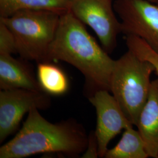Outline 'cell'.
Instances as JSON below:
<instances>
[{
  "label": "cell",
  "instance_id": "30bf717a",
  "mask_svg": "<svg viewBox=\"0 0 158 158\" xmlns=\"http://www.w3.org/2000/svg\"><path fill=\"white\" fill-rule=\"evenodd\" d=\"M136 127L144 141L149 157L158 158V78L152 81L148 100Z\"/></svg>",
  "mask_w": 158,
  "mask_h": 158
},
{
  "label": "cell",
  "instance_id": "ba28073f",
  "mask_svg": "<svg viewBox=\"0 0 158 158\" xmlns=\"http://www.w3.org/2000/svg\"><path fill=\"white\" fill-rule=\"evenodd\" d=\"M89 100L96 109L97 123L94 132L98 145V157L104 158L110 141L132 124L110 91H97L89 97Z\"/></svg>",
  "mask_w": 158,
  "mask_h": 158
},
{
  "label": "cell",
  "instance_id": "7c38bea8",
  "mask_svg": "<svg viewBox=\"0 0 158 158\" xmlns=\"http://www.w3.org/2000/svg\"><path fill=\"white\" fill-rule=\"evenodd\" d=\"M131 125L124 130L121 139L115 146L108 149L104 158H149L141 135Z\"/></svg>",
  "mask_w": 158,
  "mask_h": 158
},
{
  "label": "cell",
  "instance_id": "9a60e30c",
  "mask_svg": "<svg viewBox=\"0 0 158 158\" xmlns=\"http://www.w3.org/2000/svg\"><path fill=\"white\" fill-rule=\"evenodd\" d=\"M17 53L15 40L11 31L0 22V55Z\"/></svg>",
  "mask_w": 158,
  "mask_h": 158
},
{
  "label": "cell",
  "instance_id": "2e32d148",
  "mask_svg": "<svg viewBox=\"0 0 158 158\" xmlns=\"http://www.w3.org/2000/svg\"><path fill=\"white\" fill-rule=\"evenodd\" d=\"M98 157V145L94 131H91L89 134L87 147L81 158H96Z\"/></svg>",
  "mask_w": 158,
  "mask_h": 158
},
{
  "label": "cell",
  "instance_id": "e0dca14e",
  "mask_svg": "<svg viewBox=\"0 0 158 158\" xmlns=\"http://www.w3.org/2000/svg\"><path fill=\"white\" fill-rule=\"evenodd\" d=\"M148 1H151V2H153V3H155V4H158V0H148Z\"/></svg>",
  "mask_w": 158,
  "mask_h": 158
},
{
  "label": "cell",
  "instance_id": "5b68a950",
  "mask_svg": "<svg viewBox=\"0 0 158 158\" xmlns=\"http://www.w3.org/2000/svg\"><path fill=\"white\" fill-rule=\"evenodd\" d=\"M70 9L81 22L96 33L102 47L112 53L121 33V23L116 16L113 0H69Z\"/></svg>",
  "mask_w": 158,
  "mask_h": 158
},
{
  "label": "cell",
  "instance_id": "277c9868",
  "mask_svg": "<svg viewBox=\"0 0 158 158\" xmlns=\"http://www.w3.org/2000/svg\"><path fill=\"white\" fill-rule=\"evenodd\" d=\"M60 14L44 10H25L8 17H0L13 34L17 54L27 60L45 62L55 38Z\"/></svg>",
  "mask_w": 158,
  "mask_h": 158
},
{
  "label": "cell",
  "instance_id": "52a82bcc",
  "mask_svg": "<svg viewBox=\"0 0 158 158\" xmlns=\"http://www.w3.org/2000/svg\"><path fill=\"white\" fill-rule=\"evenodd\" d=\"M50 95L44 91L26 89L0 91V143L19 128L25 114L34 108L46 110L50 107Z\"/></svg>",
  "mask_w": 158,
  "mask_h": 158
},
{
  "label": "cell",
  "instance_id": "4fadbf2b",
  "mask_svg": "<svg viewBox=\"0 0 158 158\" xmlns=\"http://www.w3.org/2000/svg\"><path fill=\"white\" fill-rule=\"evenodd\" d=\"M69 0H0V17L25 10H44L60 14L69 11Z\"/></svg>",
  "mask_w": 158,
  "mask_h": 158
},
{
  "label": "cell",
  "instance_id": "6da1fadb",
  "mask_svg": "<svg viewBox=\"0 0 158 158\" xmlns=\"http://www.w3.org/2000/svg\"><path fill=\"white\" fill-rule=\"evenodd\" d=\"M108 54L69 10L60 15L45 62L60 60L77 69L90 96L100 90L110 91L115 60Z\"/></svg>",
  "mask_w": 158,
  "mask_h": 158
},
{
  "label": "cell",
  "instance_id": "8992f818",
  "mask_svg": "<svg viewBox=\"0 0 158 158\" xmlns=\"http://www.w3.org/2000/svg\"><path fill=\"white\" fill-rule=\"evenodd\" d=\"M121 33L145 41L158 53V4L148 0H115Z\"/></svg>",
  "mask_w": 158,
  "mask_h": 158
},
{
  "label": "cell",
  "instance_id": "8fae6325",
  "mask_svg": "<svg viewBox=\"0 0 158 158\" xmlns=\"http://www.w3.org/2000/svg\"><path fill=\"white\" fill-rule=\"evenodd\" d=\"M36 76L42 90L50 96H62L69 89L66 74L52 62L37 63Z\"/></svg>",
  "mask_w": 158,
  "mask_h": 158
},
{
  "label": "cell",
  "instance_id": "5bb4252c",
  "mask_svg": "<svg viewBox=\"0 0 158 158\" xmlns=\"http://www.w3.org/2000/svg\"><path fill=\"white\" fill-rule=\"evenodd\" d=\"M125 43L128 50L142 59L151 63L155 68L158 78V53L141 38L134 35H125Z\"/></svg>",
  "mask_w": 158,
  "mask_h": 158
},
{
  "label": "cell",
  "instance_id": "7a4b0ae2",
  "mask_svg": "<svg viewBox=\"0 0 158 158\" xmlns=\"http://www.w3.org/2000/svg\"><path fill=\"white\" fill-rule=\"evenodd\" d=\"M89 135L75 119L52 123L36 108L28 113L22 128L0 148V158H24L39 153L77 157L87 147Z\"/></svg>",
  "mask_w": 158,
  "mask_h": 158
},
{
  "label": "cell",
  "instance_id": "9c48e42d",
  "mask_svg": "<svg viewBox=\"0 0 158 158\" xmlns=\"http://www.w3.org/2000/svg\"><path fill=\"white\" fill-rule=\"evenodd\" d=\"M26 59H17L12 55H0V89L42 90L33 66Z\"/></svg>",
  "mask_w": 158,
  "mask_h": 158
},
{
  "label": "cell",
  "instance_id": "3957f363",
  "mask_svg": "<svg viewBox=\"0 0 158 158\" xmlns=\"http://www.w3.org/2000/svg\"><path fill=\"white\" fill-rule=\"evenodd\" d=\"M155 72L152 64L128 50L115 60L110 79L111 93L127 118L134 125L147 102Z\"/></svg>",
  "mask_w": 158,
  "mask_h": 158
}]
</instances>
